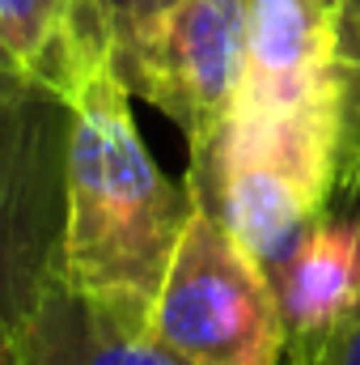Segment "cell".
<instances>
[{
    "label": "cell",
    "instance_id": "obj_1",
    "mask_svg": "<svg viewBox=\"0 0 360 365\" xmlns=\"http://www.w3.org/2000/svg\"><path fill=\"white\" fill-rule=\"evenodd\" d=\"M68 106L60 280L119 327L149 336V314L195 195L149 153L132 115V90L110 51L85 64Z\"/></svg>",
    "mask_w": 360,
    "mask_h": 365
},
{
    "label": "cell",
    "instance_id": "obj_2",
    "mask_svg": "<svg viewBox=\"0 0 360 365\" xmlns=\"http://www.w3.org/2000/svg\"><path fill=\"white\" fill-rule=\"evenodd\" d=\"M149 340L186 365H280L288 327L255 255L199 204L149 314Z\"/></svg>",
    "mask_w": 360,
    "mask_h": 365
},
{
    "label": "cell",
    "instance_id": "obj_3",
    "mask_svg": "<svg viewBox=\"0 0 360 365\" xmlns=\"http://www.w3.org/2000/svg\"><path fill=\"white\" fill-rule=\"evenodd\" d=\"M73 106L34 77H0V319L21 323L60 280Z\"/></svg>",
    "mask_w": 360,
    "mask_h": 365
},
{
    "label": "cell",
    "instance_id": "obj_4",
    "mask_svg": "<svg viewBox=\"0 0 360 365\" xmlns=\"http://www.w3.org/2000/svg\"><path fill=\"white\" fill-rule=\"evenodd\" d=\"M127 90L153 102L186 149L208 145L233 115L246 73V0H174L119 51Z\"/></svg>",
    "mask_w": 360,
    "mask_h": 365
},
{
    "label": "cell",
    "instance_id": "obj_5",
    "mask_svg": "<svg viewBox=\"0 0 360 365\" xmlns=\"http://www.w3.org/2000/svg\"><path fill=\"white\" fill-rule=\"evenodd\" d=\"M335 106L331 0H246V73L233 110Z\"/></svg>",
    "mask_w": 360,
    "mask_h": 365
},
{
    "label": "cell",
    "instance_id": "obj_6",
    "mask_svg": "<svg viewBox=\"0 0 360 365\" xmlns=\"http://www.w3.org/2000/svg\"><path fill=\"white\" fill-rule=\"evenodd\" d=\"M288 344L322 340L360 302V225L327 212L271 276Z\"/></svg>",
    "mask_w": 360,
    "mask_h": 365
},
{
    "label": "cell",
    "instance_id": "obj_7",
    "mask_svg": "<svg viewBox=\"0 0 360 365\" xmlns=\"http://www.w3.org/2000/svg\"><path fill=\"white\" fill-rule=\"evenodd\" d=\"M17 365H186L149 336L119 327L64 280H55L34 310L13 327Z\"/></svg>",
    "mask_w": 360,
    "mask_h": 365
},
{
    "label": "cell",
    "instance_id": "obj_8",
    "mask_svg": "<svg viewBox=\"0 0 360 365\" xmlns=\"http://www.w3.org/2000/svg\"><path fill=\"white\" fill-rule=\"evenodd\" d=\"M0 38L13 60L55 93H73L81 56L68 21V0H0Z\"/></svg>",
    "mask_w": 360,
    "mask_h": 365
},
{
    "label": "cell",
    "instance_id": "obj_9",
    "mask_svg": "<svg viewBox=\"0 0 360 365\" xmlns=\"http://www.w3.org/2000/svg\"><path fill=\"white\" fill-rule=\"evenodd\" d=\"M331 86H335V195L360 175V0H331Z\"/></svg>",
    "mask_w": 360,
    "mask_h": 365
},
{
    "label": "cell",
    "instance_id": "obj_10",
    "mask_svg": "<svg viewBox=\"0 0 360 365\" xmlns=\"http://www.w3.org/2000/svg\"><path fill=\"white\" fill-rule=\"evenodd\" d=\"M174 0H68V17H73V38H77V56H81V73L97 56H115L153 13H162Z\"/></svg>",
    "mask_w": 360,
    "mask_h": 365
},
{
    "label": "cell",
    "instance_id": "obj_11",
    "mask_svg": "<svg viewBox=\"0 0 360 365\" xmlns=\"http://www.w3.org/2000/svg\"><path fill=\"white\" fill-rule=\"evenodd\" d=\"M331 212H339V217H348V221L360 225V179L352 182L348 191H339V195L331 200Z\"/></svg>",
    "mask_w": 360,
    "mask_h": 365
},
{
    "label": "cell",
    "instance_id": "obj_12",
    "mask_svg": "<svg viewBox=\"0 0 360 365\" xmlns=\"http://www.w3.org/2000/svg\"><path fill=\"white\" fill-rule=\"evenodd\" d=\"M0 365H17V340H13V323L0 319Z\"/></svg>",
    "mask_w": 360,
    "mask_h": 365
},
{
    "label": "cell",
    "instance_id": "obj_13",
    "mask_svg": "<svg viewBox=\"0 0 360 365\" xmlns=\"http://www.w3.org/2000/svg\"><path fill=\"white\" fill-rule=\"evenodd\" d=\"M21 73H26V68L13 60V51H9V47H4V38H0V77H21ZM26 77H30V73H26Z\"/></svg>",
    "mask_w": 360,
    "mask_h": 365
},
{
    "label": "cell",
    "instance_id": "obj_14",
    "mask_svg": "<svg viewBox=\"0 0 360 365\" xmlns=\"http://www.w3.org/2000/svg\"><path fill=\"white\" fill-rule=\"evenodd\" d=\"M356 179H360V175H356ZM356 179H352V182H356ZM352 182H348V187H352ZM348 187H344V191H348Z\"/></svg>",
    "mask_w": 360,
    "mask_h": 365
},
{
    "label": "cell",
    "instance_id": "obj_15",
    "mask_svg": "<svg viewBox=\"0 0 360 365\" xmlns=\"http://www.w3.org/2000/svg\"><path fill=\"white\" fill-rule=\"evenodd\" d=\"M68 21H73V17H68Z\"/></svg>",
    "mask_w": 360,
    "mask_h": 365
}]
</instances>
